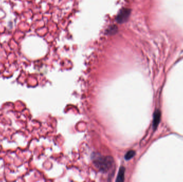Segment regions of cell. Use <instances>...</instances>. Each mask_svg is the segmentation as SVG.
Segmentation results:
<instances>
[{"label":"cell","mask_w":183,"mask_h":182,"mask_svg":"<svg viewBox=\"0 0 183 182\" xmlns=\"http://www.w3.org/2000/svg\"><path fill=\"white\" fill-rule=\"evenodd\" d=\"M93 161L96 167L102 172L108 171L114 164V159L111 157L97 154L93 156Z\"/></svg>","instance_id":"obj_1"},{"label":"cell","mask_w":183,"mask_h":182,"mask_svg":"<svg viewBox=\"0 0 183 182\" xmlns=\"http://www.w3.org/2000/svg\"><path fill=\"white\" fill-rule=\"evenodd\" d=\"M131 13V9L122 8L118 12L115 20L118 24H124L128 21Z\"/></svg>","instance_id":"obj_2"},{"label":"cell","mask_w":183,"mask_h":182,"mask_svg":"<svg viewBox=\"0 0 183 182\" xmlns=\"http://www.w3.org/2000/svg\"><path fill=\"white\" fill-rule=\"evenodd\" d=\"M125 172V168L124 167H120V169H119V171H118L117 178H116V182H123L124 181Z\"/></svg>","instance_id":"obj_3"},{"label":"cell","mask_w":183,"mask_h":182,"mask_svg":"<svg viewBox=\"0 0 183 182\" xmlns=\"http://www.w3.org/2000/svg\"><path fill=\"white\" fill-rule=\"evenodd\" d=\"M118 32V27L116 25H112L109 26L105 30V34L107 35H114Z\"/></svg>","instance_id":"obj_4"},{"label":"cell","mask_w":183,"mask_h":182,"mask_svg":"<svg viewBox=\"0 0 183 182\" xmlns=\"http://www.w3.org/2000/svg\"><path fill=\"white\" fill-rule=\"evenodd\" d=\"M159 110H156L154 115V120H153V127L154 128H156L157 125L159 123L160 120V117L161 114Z\"/></svg>","instance_id":"obj_5"},{"label":"cell","mask_w":183,"mask_h":182,"mask_svg":"<svg viewBox=\"0 0 183 182\" xmlns=\"http://www.w3.org/2000/svg\"><path fill=\"white\" fill-rule=\"evenodd\" d=\"M135 154V151L130 150L126 153V154L125 155V159L126 160H129L130 159H131Z\"/></svg>","instance_id":"obj_6"}]
</instances>
